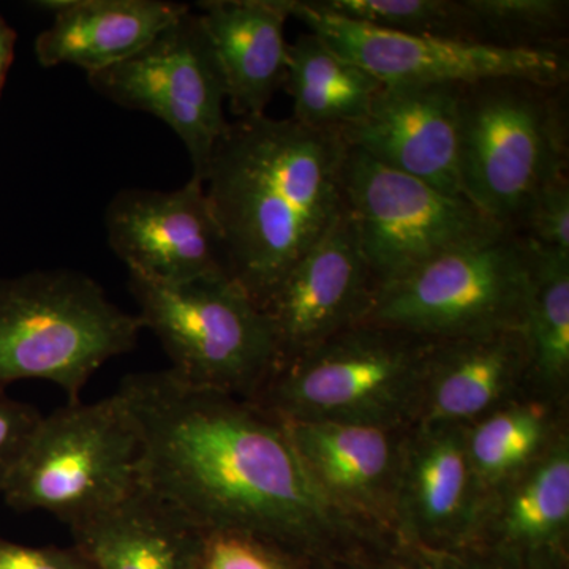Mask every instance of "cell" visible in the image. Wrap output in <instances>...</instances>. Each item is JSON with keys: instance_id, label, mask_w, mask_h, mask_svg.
Returning <instances> with one entry per match:
<instances>
[{"instance_id": "6da1fadb", "label": "cell", "mask_w": 569, "mask_h": 569, "mask_svg": "<svg viewBox=\"0 0 569 569\" xmlns=\"http://www.w3.org/2000/svg\"><path fill=\"white\" fill-rule=\"evenodd\" d=\"M118 395L140 430L142 486L198 530L257 535L307 561H391L396 545L331 507L287 426L252 400L170 369L127 376Z\"/></svg>"}, {"instance_id": "7a4b0ae2", "label": "cell", "mask_w": 569, "mask_h": 569, "mask_svg": "<svg viewBox=\"0 0 569 569\" xmlns=\"http://www.w3.org/2000/svg\"><path fill=\"white\" fill-rule=\"evenodd\" d=\"M337 130L266 114L228 122L203 183L228 276L258 306L343 211Z\"/></svg>"}, {"instance_id": "3957f363", "label": "cell", "mask_w": 569, "mask_h": 569, "mask_svg": "<svg viewBox=\"0 0 569 569\" xmlns=\"http://www.w3.org/2000/svg\"><path fill=\"white\" fill-rule=\"evenodd\" d=\"M437 342L389 326L356 325L277 366L252 402L282 422L415 426Z\"/></svg>"}, {"instance_id": "277c9868", "label": "cell", "mask_w": 569, "mask_h": 569, "mask_svg": "<svg viewBox=\"0 0 569 569\" xmlns=\"http://www.w3.org/2000/svg\"><path fill=\"white\" fill-rule=\"evenodd\" d=\"M142 323L96 280L73 271H36L0 280V388L50 381L80 402L112 358L132 351Z\"/></svg>"}, {"instance_id": "5b68a950", "label": "cell", "mask_w": 569, "mask_h": 569, "mask_svg": "<svg viewBox=\"0 0 569 569\" xmlns=\"http://www.w3.org/2000/svg\"><path fill=\"white\" fill-rule=\"evenodd\" d=\"M560 89L526 80L462 88L460 193L509 230H518L538 190L568 171Z\"/></svg>"}, {"instance_id": "8992f818", "label": "cell", "mask_w": 569, "mask_h": 569, "mask_svg": "<svg viewBox=\"0 0 569 569\" xmlns=\"http://www.w3.org/2000/svg\"><path fill=\"white\" fill-rule=\"evenodd\" d=\"M141 463L140 430L118 392L69 403L41 418L2 497L14 511H47L74 529L132 496Z\"/></svg>"}, {"instance_id": "52a82bcc", "label": "cell", "mask_w": 569, "mask_h": 569, "mask_svg": "<svg viewBox=\"0 0 569 569\" xmlns=\"http://www.w3.org/2000/svg\"><path fill=\"white\" fill-rule=\"evenodd\" d=\"M129 288L186 383L252 400L279 365L264 310L230 276L160 283L129 272Z\"/></svg>"}, {"instance_id": "ba28073f", "label": "cell", "mask_w": 569, "mask_h": 569, "mask_svg": "<svg viewBox=\"0 0 569 569\" xmlns=\"http://www.w3.org/2000/svg\"><path fill=\"white\" fill-rule=\"evenodd\" d=\"M533 276V252L508 230L378 284L365 323L433 340L522 331Z\"/></svg>"}, {"instance_id": "9c48e42d", "label": "cell", "mask_w": 569, "mask_h": 569, "mask_svg": "<svg viewBox=\"0 0 569 569\" xmlns=\"http://www.w3.org/2000/svg\"><path fill=\"white\" fill-rule=\"evenodd\" d=\"M342 197L378 284L509 230L467 198L440 192L348 146Z\"/></svg>"}, {"instance_id": "30bf717a", "label": "cell", "mask_w": 569, "mask_h": 569, "mask_svg": "<svg viewBox=\"0 0 569 569\" xmlns=\"http://www.w3.org/2000/svg\"><path fill=\"white\" fill-rule=\"evenodd\" d=\"M301 21L337 54L385 86H471L526 80L563 88L568 59L556 48H512L481 41L389 31L339 17L309 0H288Z\"/></svg>"}, {"instance_id": "8fae6325", "label": "cell", "mask_w": 569, "mask_h": 569, "mask_svg": "<svg viewBox=\"0 0 569 569\" xmlns=\"http://www.w3.org/2000/svg\"><path fill=\"white\" fill-rule=\"evenodd\" d=\"M88 81L110 102L167 123L189 152L192 176L203 181L228 121L222 70L198 13L190 9L132 58Z\"/></svg>"}, {"instance_id": "7c38bea8", "label": "cell", "mask_w": 569, "mask_h": 569, "mask_svg": "<svg viewBox=\"0 0 569 569\" xmlns=\"http://www.w3.org/2000/svg\"><path fill=\"white\" fill-rule=\"evenodd\" d=\"M377 288L343 209L261 307L274 332L277 366L365 323Z\"/></svg>"}, {"instance_id": "4fadbf2b", "label": "cell", "mask_w": 569, "mask_h": 569, "mask_svg": "<svg viewBox=\"0 0 569 569\" xmlns=\"http://www.w3.org/2000/svg\"><path fill=\"white\" fill-rule=\"evenodd\" d=\"M104 228L130 274L160 283L228 274L219 224L194 176L170 192L121 190L108 204Z\"/></svg>"}, {"instance_id": "5bb4252c", "label": "cell", "mask_w": 569, "mask_h": 569, "mask_svg": "<svg viewBox=\"0 0 569 569\" xmlns=\"http://www.w3.org/2000/svg\"><path fill=\"white\" fill-rule=\"evenodd\" d=\"M310 478L331 507L397 545L396 501L413 426L283 422Z\"/></svg>"}, {"instance_id": "9a60e30c", "label": "cell", "mask_w": 569, "mask_h": 569, "mask_svg": "<svg viewBox=\"0 0 569 569\" xmlns=\"http://www.w3.org/2000/svg\"><path fill=\"white\" fill-rule=\"evenodd\" d=\"M485 497L468 458L466 429L413 426L397 490V545L468 548L477 535Z\"/></svg>"}, {"instance_id": "2e32d148", "label": "cell", "mask_w": 569, "mask_h": 569, "mask_svg": "<svg viewBox=\"0 0 569 569\" xmlns=\"http://www.w3.org/2000/svg\"><path fill=\"white\" fill-rule=\"evenodd\" d=\"M460 86H385L361 121L340 130L348 148L459 194Z\"/></svg>"}, {"instance_id": "e0dca14e", "label": "cell", "mask_w": 569, "mask_h": 569, "mask_svg": "<svg viewBox=\"0 0 569 569\" xmlns=\"http://www.w3.org/2000/svg\"><path fill=\"white\" fill-rule=\"evenodd\" d=\"M526 569H569V436L486 492L475 541Z\"/></svg>"}, {"instance_id": "ac0fdd59", "label": "cell", "mask_w": 569, "mask_h": 569, "mask_svg": "<svg viewBox=\"0 0 569 569\" xmlns=\"http://www.w3.org/2000/svg\"><path fill=\"white\" fill-rule=\"evenodd\" d=\"M530 388L522 331L438 340L415 426L466 427Z\"/></svg>"}, {"instance_id": "d6986e66", "label": "cell", "mask_w": 569, "mask_h": 569, "mask_svg": "<svg viewBox=\"0 0 569 569\" xmlns=\"http://www.w3.org/2000/svg\"><path fill=\"white\" fill-rule=\"evenodd\" d=\"M50 28L37 37L43 67L74 66L86 73L127 61L190 10L167 0H48Z\"/></svg>"}, {"instance_id": "ffe728a7", "label": "cell", "mask_w": 569, "mask_h": 569, "mask_svg": "<svg viewBox=\"0 0 569 569\" xmlns=\"http://www.w3.org/2000/svg\"><path fill=\"white\" fill-rule=\"evenodd\" d=\"M198 17L216 52L227 103L238 119L264 114L283 86L288 0H208Z\"/></svg>"}, {"instance_id": "44dd1931", "label": "cell", "mask_w": 569, "mask_h": 569, "mask_svg": "<svg viewBox=\"0 0 569 569\" xmlns=\"http://www.w3.org/2000/svg\"><path fill=\"white\" fill-rule=\"evenodd\" d=\"M97 569H194L200 530L141 486L121 503L70 529Z\"/></svg>"}, {"instance_id": "7402d4cb", "label": "cell", "mask_w": 569, "mask_h": 569, "mask_svg": "<svg viewBox=\"0 0 569 569\" xmlns=\"http://www.w3.org/2000/svg\"><path fill=\"white\" fill-rule=\"evenodd\" d=\"M463 429L471 467L488 492L569 436V400L530 388Z\"/></svg>"}, {"instance_id": "603a6c76", "label": "cell", "mask_w": 569, "mask_h": 569, "mask_svg": "<svg viewBox=\"0 0 569 569\" xmlns=\"http://www.w3.org/2000/svg\"><path fill=\"white\" fill-rule=\"evenodd\" d=\"M282 88L296 122L340 132L365 118L385 84L307 32L288 44Z\"/></svg>"}, {"instance_id": "cb8c5ba5", "label": "cell", "mask_w": 569, "mask_h": 569, "mask_svg": "<svg viewBox=\"0 0 569 569\" xmlns=\"http://www.w3.org/2000/svg\"><path fill=\"white\" fill-rule=\"evenodd\" d=\"M533 254V288L522 326L530 385L569 400V257Z\"/></svg>"}, {"instance_id": "d4e9b609", "label": "cell", "mask_w": 569, "mask_h": 569, "mask_svg": "<svg viewBox=\"0 0 569 569\" xmlns=\"http://www.w3.org/2000/svg\"><path fill=\"white\" fill-rule=\"evenodd\" d=\"M475 41L512 48H553L563 31L568 2L561 0H462Z\"/></svg>"}, {"instance_id": "484cf974", "label": "cell", "mask_w": 569, "mask_h": 569, "mask_svg": "<svg viewBox=\"0 0 569 569\" xmlns=\"http://www.w3.org/2000/svg\"><path fill=\"white\" fill-rule=\"evenodd\" d=\"M321 9L389 31L473 40L462 2L448 0H313Z\"/></svg>"}, {"instance_id": "4316f807", "label": "cell", "mask_w": 569, "mask_h": 569, "mask_svg": "<svg viewBox=\"0 0 569 569\" xmlns=\"http://www.w3.org/2000/svg\"><path fill=\"white\" fill-rule=\"evenodd\" d=\"M309 561L257 537L234 530H206L198 537L194 569H306Z\"/></svg>"}, {"instance_id": "83f0119b", "label": "cell", "mask_w": 569, "mask_h": 569, "mask_svg": "<svg viewBox=\"0 0 569 569\" xmlns=\"http://www.w3.org/2000/svg\"><path fill=\"white\" fill-rule=\"evenodd\" d=\"M516 231L531 252L569 257L568 173L556 176L538 190Z\"/></svg>"}, {"instance_id": "f1b7e54d", "label": "cell", "mask_w": 569, "mask_h": 569, "mask_svg": "<svg viewBox=\"0 0 569 569\" xmlns=\"http://www.w3.org/2000/svg\"><path fill=\"white\" fill-rule=\"evenodd\" d=\"M389 565L396 569H526L503 553L479 546L432 550L397 545Z\"/></svg>"}, {"instance_id": "f546056e", "label": "cell", "mask_w": 569, "mask_h": 569, "mask_svg": "<svg viewBox=\"0 0 569 569\" xmlns=\"http://www.w3.org/2000/svg\"><path fill=\"white\" fill-rule=\"evenodd\" d=\"M43 415L0 388V497L31 443Z\"/></svg>"}, {"instance_id": "4dcf8cb0", "label": "cell", "mask_w": 569, "mask_h": 569, "mask_svg": "<svg viewBox=\"0 0 569 569\" xmlns=\"http://www.w3.org/2000/svg\"><path fill=\"white\" fill-rule=\"evenodd\" d=\"M0 569H97L77 546L31 548L0 537Z\"/></svg>"}, {"instance_id": "1f68e13d", "label": "cell", "mask_w": 569, "mask_h": 569, "mask_svg": "<svg viewBox=\"0 0 569 569\" xmlns=\"http://www.w3.org/2000/svg\"><path fill=\"white\" fill-rule=\"evenodd\" d=\"M14 43H17V32L0 18V93L6 84L7 73L13 61Z\"/></svg>"}, {"instance_id": "d6a6232c", "label": "cell", "mask_w": 569, "mask_h": 569, "mask_svg": "<svg viewBox=\"0 0 569 569\" xmlns=\"http://www.w3.org/2000/svg\"><path fill=\"white\" fill-rule=\"evenodd\" d=\"M306 569H396L391 565L366 563V561L325 560L309 561Z\"/></svg>"}]
</instances>
